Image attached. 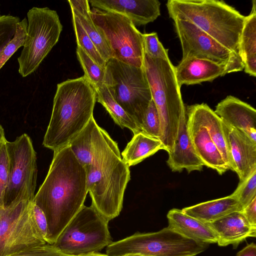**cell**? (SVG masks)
I'll return each instance as SVG.
<instances>
[{"label": "cell", "mask_w": 256, "mask_h": 256, "mask_svg": "<svg viewBox=\"0 0 256 256\" xmlns=\"http://www.w3.org/2000/svg\"><path fill=\"white\" fill-rule=\"evenodd\" d=\"M90 14L108 44L112 58L142 68L144 54L143 34L131 20L120 14L95 8L91 10Z\"/></svg>", "instance_id": "cell-11"}, {"label": "cell", "mask_w": 256, "mask_h": 256, "mask_svg": "<svg viewBox=\"0 0 256 256\" xmlns=\"http://www.w3.org/2000/svg\"><path fill=\"white\" fill-rule=\"evenodd\" d=\"M27 27L28 20L25 18L16 24L12 38L0 54V70L18 48L24 46L26 36Z\"/></svg>", "instance_id": "cell-31"}, {"label": "cell", "mask_w": 256, "mask_h": 256, "mask_svg": "<svg viewBox=\"0 0 256 256\" xmlns=\"http://www.w3.org/2000/svg\"><path fill=\"white\" fill-rule=\"evenodd\" d=\"M88 2L94 8L126 16L136 26L152 22L160 14L158 0H90Z\"/></svg>", "instance_id": "cell-16"}, {"label": "cell", "mask_w": 256, "mask_h": 256, "mask_svg": "<svg viewBox=\"0 0 256 256\" xmlns=\"http://www.w3.org/2000/svg\"><path fill=\"white\" fill-rule=\"evenodd\" d=\"M239 56L244 72L256 76V2L252 1L250 14L246 16L238 44Z\"/></svg>", "instance_id": "cell-26"}, {"label": "cell", "mask_w": 256, "mask_h": 256, "mask_svg": "<svg viewBox=\"0 0 256 256\" xmlns=\"http://www.w3.org/2000/svg\"><path fill=\"white\" fill-rule=\"evenodd\" d=\"M88 192L85 168L70 146L54 151L47 175L33 200L46 218L48 244L56 242L80 211Z\"/></svg>", "instance_id": "cell-1"}, {"label": "cell", "mask_w": 256, "mask_h": 256, "mask_svg": "<svg viewBox=\"0 0 256 256\" xmlns=\"http://www.w3.org/2000/svg\"><path fill=\"white\" fill-rule=\"evenodd\" d=\"M32 212L34 220L44 241L48 243V225L46 216L42 209L32 203Z\"/></svg>", "instance_id": "cell-38"}, {"label": "cell", "mask_w": 256, "mask_h": 256, "mask_svg": "<svg viewBox=\"0 0 256 256\" xmlns=\"http://www.w3.org/2000/svg\"><path fill=\"white\" fill-rule=\"evenodd\" d=\"M76 53L84 71V76L94 88L104 84L105 68L98 65L79 46Z\"/></svg>", "instance_id": "cell-29"}, {"label": "cell", "mask_w": 256, "mask_h": 256, "mask_svg": "<svg viewBox=\"0 0 256 256\" xmlns=\"http://www.w3.org/2000/svg\"><path fill=\"white\" fill-rule=\"evenodd\" d=\"M200 125L205 127L222 158L231 170L232 164L222 119L206 104L189 106L186 110Z\"/></svg>", "instance_id": "cell-22"}, {"label": "cell", "mask_w": 256, "mask_h": 256, "mask_svg": "<svg viewBox=\"0 0 256 256\" xmlns=\"http://www.w3.org/2000/svg\"><path fill=\"white\" fill-rule=\"evenodd\" d=\"M72 13L78 18L88 36L106 62L112 58V52L101 30L94 24L88 0H68Z\"/></svg>", "instance_id": "cell-25"}, {"label": "cell", "mask_w": 256, "mask_h": 256, "mask_svg": "<svg viewBox=\"0 0 256 256\" xmlns=\"http://www.w3.org/2000/svg\"><path fill=\"white\" fill-rule=\"evenodd\" d=\"M249 224L256 227V197L242 212Z\"/></svg>", "instance_id": "cell-39"}, {"label": "cell", "mask_w": 256, "mask_h": 256, "mask_svg": "<svg viewBox=\"0 0 256 256\" xmlns=\"http://www.w3.org/2000/svg\"><path fill=\"white\" fill-rule=\"evenodd\" d=\"M141 129L142 132L160 140V120L156 107L152 100L144 114Z\"/></svg>", "instance_id": "cell-33"}, {"label": "cell", "mask_w": 256, "mask_h": 256, "mask_svg": "<svg viewBox=\"0 0 256 256\" xmlns=\"http://www.w3.org/2000/svg\"><path fill=\"white\" fill-rule=\"evenodd\" d=\"M174 21L182 46V58L194 57L209 60L228 65L234 72L244 70V64L239 56L192 22L178 18Z\"/></svg>", "instance_id": "cell-13"}, {"label": "cell", "mask_w": 256, "mask_h": 256, "mask_svg": "<svg viewBox=\"0 0 256 256\" xmlns=\"http://www.w3.org/2000/svg\"><path fill=\"white\" fill-rule=\"evenodd\" d=\"M231 195L236 198L242 209L256 197V170L239 184Z\"/></svg>", "instance_id": "cell-32"}, {"label": "cell", "mask_w": 256, "mask_h": 256, "mask_svg": "<svg viewBox=\"0 0 256 256\" xmlns=\"http://www.w3.org/2000/svg\"><path fill=\"white\" fill-rule=\"evenodd\" d=\"M72 21L77 46H80L98 65L105 68L106 62L74 14H72Z\"/></svg>", "instance_id": "cell-30"}, {"label": "cell", "mask_w": 256, "mask_h": 256, "mask_svg": "<svg viewBox=\"0 0 256 256\" xmlns=\"http://www.w3.org/2000/svg\"><path fill=\"white\" fill-rule=\"evenodd\" d=\"M20 21L18 17L11 15H0V54L12 38L16 24Z\"/></svg>", "instance_id": "cell-35"}, {"label": "cell", "mask_w": 256, "mask_h": 256, "mask_svg": "<svg viewBox=\"0 0 256 256\" xmlns=\"http://www.w3.org/2000/svg\"><path fill=\"white\" fill-rule=\"evenodd\" d=\"M104 85L141 129L144 114L152 100L144 67L111 58L106 62Z\"/></svg>", "instance_id": "cell-6"}, {"label": "cell", "mask_w": 256, "mask_h": 256, "mask_svg": "<svg viewBox=\"0 0 256 256\" xmlns=\"http://www.w3.org/2000/svg\"><path fill=\"white\" fill-rule=\"evenodd\" d=\"M214 112L224 123L242 131L256 142V110L250 105L228 96L218 104Z\"/></svg>", "instance_id": "cell-18"}, {"label": "cell", "mask_w": 256, "mask_h": 256, "mask_svg": "<svg viewBox=\"0 0 256 256\" xmlns=\"http://www.w3.org/2000/svg\"><path fill=\"white\" fill-rule=\"evenodd\" d=\"M26 36L18 58L22 77L33 73L58 42L62 26L56 10L33 7L28 13Z\"/></svg>", "instance_id": "cell-9"}, {"label": "cell", "mask_w": 256, "mask_h": 256, "mask_svg": "<svg viewBox=\"0 0 256 256\" xmlns=\"http://www.w3.org/2000/svg\"><path fill=\"white\" fill-rule=\"evenodd\" d=\"M217 236L219 246L232 244L236 248L247 238L256 236V227L251 226L242 212H231L207 224Z\"/></svg>", "instance_id": "cell-20"}, {"label": "cell", "mask_w": 256, "mask_h": 256, "mask_svg": "<svg viewBox=\"0 0 256 256\" xmlns=\"http://www.w3.org/2000/svg\"><path fill=\"white\" fill-rule=\"evenodd\" d=\"M166 6L173 20L192 22L240 56L239 40L246 16L234 7L217 0H168Z\"/></svg>", "instance_id": "cell-3"}, {"label": "cell", "mask_w": 256, "mask_h": 256, "mask_svg": "<svg viewBox=\"0 0 256 256\" xmlns=\"http://www.w3.org/2000/svg\"><path fill=\"white\" fill-rule=\"evenodd\" d=\"M96 102V90L84 76L58 84L43 146L54 152L68 145L93 116Z\"/></svg>", "instance_id": "cell-2"}, {"label": "cell", "mask_w": 256, "mask_h": 256, "mask_svg": "<svg viewBox=\"0 0 256 256\" xmlns=\"http://www.w3.org/2000/svg\"><path fill=\"white\" fill-rule=\"evenodd\" d=\"M68 145L84 167L92 164L107 154L119 150L117 143L97 124L94 116Z\"/></svg>", "instance_id": "cell-14"}, {"label": "cell", "mask_w": 256, "mask_h": 256, "mask_svg": "<svg viewBox=\"0 0 256 256\" xmlns=\"http://www.w3.org/2000/svg\"><path fill=\"white\" fill-rule=\"evenodd\" d=\"M124 256H142L140 254H127Z\"/></svg>", "instance_id": "cell-43"}, {"label": "cell", "mask_w": 256, "mask_h": 256, "mask_svg": "<svg viewBox=\"0 0 256 256\" xmlns=\"http://www.w3.org/2000/svg\"><path fill=\"white\" fill-rule=\"evenodd\" d=\"M9 176L4 206L22 201L33 202L36 186V152L30 138L23 134L12 142L6 140Z\"/></svg>", "instance_id": "cell-10"}, {"label": "cell", "mask_w": 256, "mask_h": 256, "mask_svg": "<svg viewBox=\"0 0 256 256\" xmlns=\"http://www.w3.org/2000/svg\"><path fill=\"white\" fill-rule=\"evenodd\" d=\"M8 256H70L66 254L52 244H40L23 250Z\"/></svg>", "instance_id": "cell-37"}, {"label": "cell", "mask_w": 256, "mask_h": 256, "mask_svg": "<svg viewBox=\"0 0 256 256\" xmlns=\"http://www.w3.org/2000/svg\"><path fill=\"white\" fill-rule=\"evenodd\" d=\"M236 256H256V244L254 242H252L248 244L238 252Z\"/></svg>", "instance_id": "cell-40"}, {"label": "cell", "mask_w": 256, "mask_h": 256, "mask_svg": "<svg viewBox=\"0 0 256 256\" xmlns=\"http://www.w3.org/2000/svg\"><path fill=\"white\" fill-rule=\"evenodd\" d=\"M242 210L237 199L230 194L186 207L182 210L186 215L208 224L234 212H242Z\"/></svg>", "instance_id": "cell-24"}, {"label": "cell", "mask_w": 256, "mask_h": 256, "mask_svg": "<svg viewBox=\"0 0 256 256\" xmlns=\"http://www.w3.org/2000/svg\"><path fill=\"white\" fill-rule=\"evenodd\" d=\"M186 118L190 138L197 156L204 166L216 170L219 174H222L229 170L206 128L199 124L190 114L186 112Z\"/></svg>", "instance_id": "cell-19"}, {"label": "cell", "mask_w": 256, "mask_h": 256, "mask_svg": "<svg viewBox=\"0 0 256 256\" xmlns=\"http://www.w3.org/2000/svg\"><path fill=\"white\" fill-rule=\"evenodd\" d=\"M108 222L92 205H84L52 245L70 256L98 253L112 242Z\"/></svg>", "instance_id": "cell-8"}, {"label": "cell", "mask_w": 256, "mask_h": 256, "mask_svg": "<svg viewBox=\"0 0 256 256\" xmlns=\"http://www.w3.org/2000/svg\"><path fill=\"white\" fill-rule=\"evenodd\" d=\"M164 149L159 139L140 132L134 134L121 156L123 161L130 167L137 164L159 150Z\"/></svg>", "instance_id": "cell-27"}, {"label": "cell", "mask_w": 256, "mask_h": 256, "mask_svg": "<svg viewBox=\"0 0 256 256\" xmlns=\"http://www.w3.org/2000/svg\"><path fill=\"white\" fill-rule=\"evenodd\" d=\"M168 227L194 240L207 244L217 243V236L207 224L172 208L167 214Z\"/></svg>", "instance_id": "cell-23"}, {"label": "cell", "mask_w": 256, "mask_h": 256, "mask_svg": "<svg viewBox=\"0 0 256 256\" xmlns=\"http://www.w3.org/2000/svg\"><path fill=\"white\" fill-rule=\"evenodd\" d=\"M32 202L22 201L0 206V256L47 244L34 222Z\"/></svg>", "instance_id": "cell-12"}, {"label": "cell", "mask_w": 256, "mask_h": 256, "mask_svg": "<svg viewBox=\"0 0 256 256\" xmlns=\"http://www.w3.org/2000/svg\"><path fill=\"white\" fill-rule=\"evenodd\" d=\"M6 139L4 129L0 124V142Z\"/></svg>", "instance_id": "cell-41"}, {"label": "cell", "mask_w": 256, "mask_h": 256, "mask_svg": "<svg viewBox=\"0 0 256 256\" xmlns=\"http://www.w3.org/2000/svg\"><path fill=\"white\" fill-rule=\"evenodd\" d=\"M144 54L153 58H169L168 49L165 48L156 32L143 34Z\"/></svg>", "instance_id": "cell-34"}, {"label": "cell", "mask_w": 256, "mask_h": 256, "mask_svg": "<svg viewBox=\"0 0 256 256\" xmlns=\"http://www.w3.org/2000/svg\"><path fill=\"white\" fill-rule=\"evenodd\" d=\"M168 154L166 163L172 172H180L186 169L190 173L202 170L204 165L196 152L188 132L186 114L180 120L176 139Z\"/></svg>", "instance_id": "cell-21"}, {"label": "cell", "mask_w": 256, "mask_h": 256, "mask_svg": "<svg viewBox=\"0 0 256 256\" xmlns=\"http://www.w3.org/2000/svg\"><path fill=\"white\" fill-rule=\"evenodd\" d=\"M6 139L0 142V206H4V198L9 176V160Z\"/></svg>", "instance_id": "cell-36"}, {"label": "cell", "mask_w": 256, "mask_h": 256, "mask_svg": "<svg viewBox=\"0 0 256 256\" xmlns=\"http://www.w3.org/2000/svg\"><path fill=\"white\" fill-rule=\"evenodd\" d=\"M223 127L230 158L231 170L237 174L240 182L256 170V142L242 131L224 122Z\"/></svg>", "instance_id": "cell-15"}, {"label": "cell", "mask_w": 256, "mask_h": 256, "mask_svg": "<svg viewBox=\"0 0 256 256\" xmlns=\"http://www.w3.org/2000/svg\"><path fill=\"white\" fill-rule=\"evenodd\" d=\"M94 90L96 102L105 108L116 124L122 128H128L134 134L142 132L134 120L114 100L104 84Z\"/></svg>", "instance_id": "cell-28"}, {"label": "cell", "mask_w": 256, "mask_h": 256, "mask_svg": "<svg viewBox=\"0 0 256 256\" xmlns=\"http://www.w3.org/2000/svg\"><path fill=\"white\" fill-rule=\"evenodd\" d=\"M84 168L92 206L109 222L122 210L124 192L130 179L129 166L120 154Z\"/></svg>", "instance_id": "cell-5"}, {"label": "cell", "mask_w": 256, "mask_h": 256, "mask_svg": "<svg viewBox=\"0 0 256 256\" xmlns=\"http://www.w3.org/2000/svg\"><path fill=\"white\" fill-rule=\"evenodd\" d=\"M78 256H108L106 254H102L100 253H92L87 254L81 255Z\"/></svg>", "instance_id": "cell-42"}, {"label": "cell", "mask_w": 256, "mask_h": 256, "mask_svg": "<svg viewBox=\"0 0 256 256\" xmlns=\"http://www.w3.org/2000/svg\"><path fill=\"white\" fill-rule=\"evenodd\" d=\"M208 244L187 238L168 226L152 232H137L106 248L108 256H196Z\"/></svg>", "instance_id": "cell-7"}, {"label": "cell", "mask_w": 256, "mask_h": 256, "mask_svg": "<svg viewBox=\"0 0 256 256\" xmlns=\"http://www.w3.org/2000/svg\"><path fill=\"white\" fill-rule=\"evenodd\" d=\"M143 67L160 118V140L168 153L176 139L180 120L186 114L174 66L170 58H153L144 54Z\"/></svg>", "instance_id": "cell-4"}, {"label": "cell", "mask_w": 256, "mask_h": 256, "mask_svg": "<svg viewBox=\"0 0 256 256\" xmlns=\"http://www.w3.org/2000/svg\"><path fill=\"white\" fill-rule=\"evenodd\" d=\"M178 83L182 86L212 82L219 76L234 72L228 65L209 60L197 58H182L174 66Z\"/></svg>", "instance_id": "cell-17"}]
</instances>
